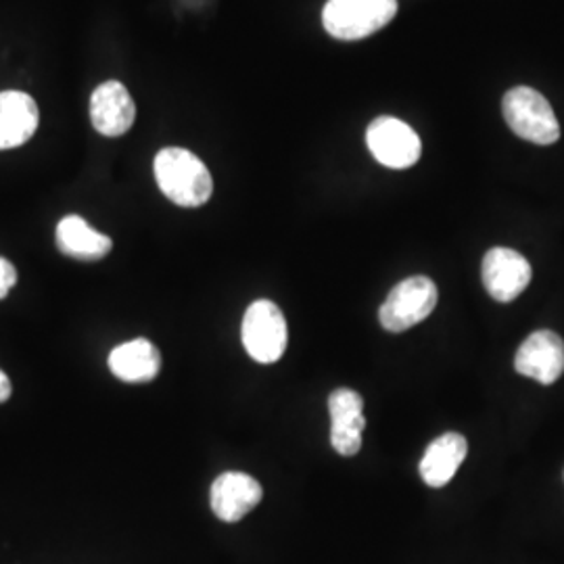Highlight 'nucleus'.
<instances>
[{
    "label": "nucleus",
    "instance_id": "obj_1",
    "mask_svg": "<svg viewBox=\"0 0 564 564\" xmlns=\"http://www.w3.org/2000/svg\"><path fill=\"white\" fill-rule=\"evenodd\" d=\"M153 172L163 195L181 207H202L214 193V181L205 163L181 147L162 149Z\"/></svg>",
    "mask_w": 564,
    "mask_h": 564
},
{
    "label": "nucleus",
    "instance_id": "obj_2",
    "mask_svg": "<svg viewBox=\"0 0 564 564\" xmlns=\"http://www.w3.org/2000/svg\"><path fill=\"white\" fill-rule=\"evenodd\" d=\"M395 13L398 0H328L323 23L333 39L362 41L384 28Z\"/></svg>",
    "mask_w": 564,
    "mask_h": 564
},
{
    "label": "nucleus",
    "instance_id": "obj_3",
    "mask_svg": "<svg viewBox=\"0 0 564 564\" xmlns=\"http://www.w3.org/2000/svg\"><path fill=\"white\" fill-rule=\"evenodd\" d=\"M506 123L523 141L554 144L561 139V126L544 95L529 86H517L502 101Z\"/></svg>",
    "mask_w": 564,
    "mask_h": 564
},
{
    "label": "nucleus",
    "instance_id": "obj_4",
    "mask_svg": "<svg viewBox=\"0 0 564 564\" xmlns=\"http://www.w3.org/2000/svg\"><path fill=\"white\" fill-rule=\"evenodd\" d=\"M241 339L256 362H279L289 345V328L281 307L270 300L251 303L242 316Z\"/></svg>",
    "mask_w": 564,
    "mask_h": 564
},
{
    "label": "nucleus",
    "instance_id": "obj_5",
    "mask_svg": "<svg viewBox=\"0 0 564 564\" xmlns=\"http://www.w3.org/2000/svg\"><path fill=\"white\" fill-rule=\"evenodd\" d=\"M440 291L426 276H412L400 282L379 310V321L389 333H403L429 318L437 305Z\"/></svg>",
    "mask_w": 564,
    "mask_h": 564
},
{
    "label": "nucleus",
    "instance_id": "obj_6",
    "mask_svg": "<svg viewBox=\"0 0 564 564\" xmlns=\"http://www.w3.org/2000/svg\"><path fill=\"white\" fill-rule=\"evenodd\" d=\"M366 142L375 160L391 170L412 167L423 153L419 134L405 121L389 116L377 118L368 126Z\"/></svg>",
    "mask_w": 564,
    "mask_h": 564
},
{
    "label": "nucleus",
    "instance_id": "obj_7",
    "mask_svg": "<svg viewBox=\"0 0 564 564\" xmlns=\"http://www.w3.org/2000/svg\"><path fill=\"white\" fill-rule=\"evenodd\" d=\"M484 284L487 293L500 303L514 302L531 282V265L514 249L494 247L485 253Z\"/></svg>",
    "mask_w": 564,
    "mask_h": 564
},
{
    "label": "nucleus",
    "instance_id": "obj_8",
    "mask_svg": "<svg viewBox=\"0 0 564 564\" xmlns=\"http://www.w3.org/2000/svg\"><path fill=\"white\" fill-rule=\"evenodd\" d=\"M330 412V445L341 456H356L362 447L366 429L362 395L354 389H335L328 398Z\"/></svg>",
    "mask_w": 564,
    "mask_h": 564
},
{
    "label": "nucleus",
    "instance_id": "obj_9",
    "mask_svg": "<svg viewBox=\"0 0 564 564\" xmlns=\"http://www.w3.org/2000/svg\"><path fill=\"white\" fill-rule=\"evenodd\" d=\"M263 489L258 479L247 473L228 470L220 475L209 491L214 514L224 523H239L262 502Z\"/></svg>",
    "mask_w": 564,
    "mask_h": 564
},
{
    "label": "nucleus",
    "instance_id": "obj_10",
    "mask_svg": "<svg viewBox=\"0 0 564 564\" xmlns=\"http://www.w3.org/2000/svg\"><path fill=\"white\" fill-rule=\"evenodd\" d=\"M514 368L542 384L556 383L564 372V341L552 330H538L519 347Z\"/></svg>",
    "mask_w": 564,
    "mask_h": 564
},
{
    "label": "nucleus",
    "instance_id": "obj_11",
    "mask_svg": "<svg viewBox=\"0 0 564 564\" xmlns=\"http://www.w3.org/2000/svg\"><path fill=\"white\" fill-rule=\"evenodd\" d=\"M137 120V105L121 82H105L90 97V121L95 130L116 139L123 137Z\"/></svg>",
    "mask_w": 564,
    "mask_h": 564
},
{
    "label": "nucleus",
    "instance_id": "obj_12",
    "mask_svg": "<svg viewBox=\"0 0 564 564\" xmlns=\"http://www.w3.org/2000/svg\"><path fill=\"white\" fill-rule=\"evenodd\" d=\"M39 121V105L30 95L20 90L0 93V151L15 149L30 141Z\"/></svg>",
    "mask_w": 564,
    "mask_h": 564
},
{
    "label": "nucleus",
    "instance_id": "obj_13",
    "mask_svg": "<svg viewBox=\"0 0 564 564\" xmlns=\"http://www.w3.org/2000/svg\"><path fill=\"white\" fill-rule=\"evenodd\" d=\"M109 370L123 383H149L162 370V354L149 339L121 343L109 354Z\"/></svg>",
    "mask_w": 564,
    "mask_h": 564
},
{
    "label": "nucleus",
    "instance_id": "obj_14",
    "mask_svg": "<svg viewBox=\"0 0 564 564\" xmlns=\"http://www.w3.org/2000/svg\"><path fill=\"white\" fill-rule=\"evenodd\" d=\"M55 242L63 256L78 262H99L113 249V241L107 235L95 230L80 216H65L57 224Z\"/></svg>",
    "mask_w": 564,
    "mask_h": 564
},
{
    "label": "nucleus",
    "instance_id": "obj_15",
    "mask_svg": "<svg viewBox=\"0 0 564 564\" xmlns=\"http://www.w3.org/2000/svg\"><path fill=\"white\" fill-rule=\"evenodd\" d=\"M468 454V444L460 433H445L426 447L421 460V477L429 487L449 484Z\"/></svg>",
    "mask_w": 564,
    "mask_h": 564
},
{
    "label": "nucleus",
    "instance_id": "obj_16",
    "mask_svg": "<svg viewBox=\"0 0 564 564\" xmlns=\"http://www.w3.org/2000/svg\"><path fill=\"white\" fill-rule=\"evenodd\" d=\"M15 284H18L15 265L4 258H0V300H4Z\"/></svg>",
    "mask_w": 564,
    "mask_h": 564
},
{
    "label": "nucleus",
    "instance_id": "obj_17",
    "mask_svg": "<svg viewBox=\"0 0 564 564\" xmlns=\"http://www.w3.org/2000/svg\"><path fill=\"white\" fill-rule=\"evenodd\" d=\"M13 393V387H11V379L0 370V403L7 402Z\"/></svg>",
    "mask_w": 564,
    "mask_h": 564
}]
</instances>
